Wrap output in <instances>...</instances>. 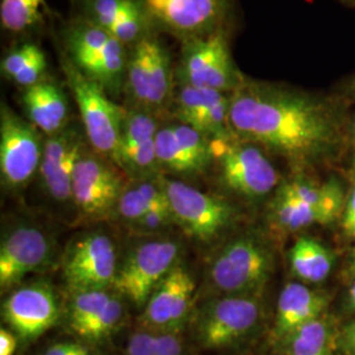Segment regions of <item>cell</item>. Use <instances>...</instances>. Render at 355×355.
<instances>
[{"label":"cell","mask_w":355,"mask_h":355,"mask_svg":"<svg viewBox=\"0 0 355 355\" xmlns=\"http://www.w3.org/2000/svg\"><path fill=\"white\" fill-rule=\"evenodd\" d=\"M352 173H353V175H354L355 178V158L354 161H353V166H352Z\"/></svg>","instance_id":"obj_42"},{"label":"cell","mask_w":355,"mask_h":355,"mask_svg":"<svg viewBox=\"0 0 355 355\" xmlns=\"http://www.w3.org/2000/svg\"><path fill=\"white\" fill-rule=\"evenodd\" d=\"M175 86L171 55L154 33L130 48L124 89L128 107L158 116L170 110Z\"/></svg>","instance_id":"obj_3"},{"label":"cell","mask_w":355,"mask_h":355,"mask_svg":"<svg viewBox=\"0 0 355 355\" xmlns=\"http://www.w3.org/2000/svg\"><path fill=\"white\" fill-rule=\"evenodd\" d=\"M193 291L190 272L177 263L144 306L142 329L180 334L193 316Z\"/></svg>","instance_id":"obj_16"},{"label":"cell","mask_w":355,"mask_h":355,"mask_svg":"<svg viewBox=\"0 0 355 355\" xmlns=\"http://www.w3.org/2000/svg\"><path fill=\"white\" fill-rule=\"evenodd\" d=\"M271 214L275 224L287 232L300 230L313 224H328L325 216L296 198L286 184L277 192Z\"/></svg>","instance_id":"obj_27"},{"label":"cell","mask_w":355,"mask_h":355,"mask_svg":"<svg viewBox=\"0 0 355 355\" xmlns=\"http://www.w3.org/2000/svg\"><path fill=\"white\" fill-rule=\"evenodd\" d=\"M89 146L74 168L71 202L83 217L102 218L114 212L127 184L123 182L121 168Z\"/></svg>","instance_id":"obj_10"},{"label":"cell","mask_w":355,"mask_h":355,"mask_svg":"<svg viewBox=\"0 0 355 355\" xmlns=\"http://www.w3.org/2000/svg\"><path fill=\"white\" fill-rule=\"evenodd\" d=\"M182 44L175 67L177 83L227 94L241 85L243 74L233 61L225 29Z\"/></svg>","instance_id":"obj_7"},{"label":"cell","mask_w":355,"mask_h":355,"mask_svg":"<svg viewBox=\"0 0 355 355\" xmlns=\"http://www.w3.org/2000/svg\"><path fill=\"white\" fill-rule=\"evenodd\" d=\"M155 208H170L162 180H148L139 178L123 191L114 212L129 224Z\"/></svg>","instance_id":"obj_24"},{"label":"cell","mask_w":355,"mask_h":355,"mask_svg":"<svg viewBox=\"0 0 355 355\" xmlns=\"http://www.w3.org/2000/svg\"><path fill=\"white\" fill-rule=\"evenodd\" d=\"M125 355H186L180 334L142 329L128 338Z\"/></svg>","instance_id":"obj_32"},{"label":"cell","mask_w":355,"mask_h":355,"mask_svg":"<svg viewBox=\"0 0 355 355\" xmlns=\"http://www.w3.org/2000/svg\"><path fill=\"white\" fill-rule=\"evenodd\" d=\"M349 1H353V3H355V0H349Z\"/></svg>","instance_id":"obj_43"},{"label":"cell","mask_w":355,"mask_h":355,"mask_svg":"<svg viewBox=\"0 0 355 355\" xmlns=\"http://www.w3.org/2000/svg\"><path fill=\"white\" fill-rule=\"evenodd\" d=\"M178 242L167 239L141 242L119 265L114 288L137 308H144L154 290L177 265Z\"/></svg>","instance_id":"obj_9"},{"label":"cell","mask_w":355,"mask_h":355,"mask_svg":"<svg viewBox=\"0 0 355 355\" xmlns=\"http://www.w3.org/2000/svg\"><path fill=\"white\" fill-rule=\"evenodd\" d=\"M347 302H349V306H350V309L355 312V283L353 284V287L350 288V291H349Z\"/></svg>","instance_id":"obj_39"},{"label":"cell","mask_w":355,"mask_h":355,"mask_svg":"<svg viewBox=\"0 0 355 355\" xmlns=\"http://www.w3.org/2000/svg\"><path fill=\"white\" fill-rule=\"evenodd\" d=\"M328 299L300 283H288L280 292L274 322V337L282 343L295 330L321 318Z\"/></svg>","instance_id":"obj_22"},{"label":"cell","mask_w":355,"mask_h":355,"mask_svg":"<svg viewBox=\"0 0 355 355\" xmlns=\"http://www.w3.org/2000/svg\"><path fill=\"white\" fill-rule=\"evenodd\" d=\"M280 345L283 355H334L337 336L333 337L327 321L318 318L295 330Z\"/></svg>","instance_id":"obj_26"},{"label":"cell","mask_w":355,"mask_h":355,"mask_svg":"<svg viewBox=\"0 0 355 355\" xmlns=\"http://www.w3.org/2000/svg\"><path fill=\"white\" fill-rule=\"evenodd\" d=\"M274 270V254L265 242L242 236L224 245L208 266V279L216 291L248 295L261 288Z\"/></svg>","instance_id":"obj_6"},{"label":"cell","mask_w":355,"mask_h":355,"mask_svg":"<svg viewBox=\"0 0 355 355\" xmlns=\"http://www.w3.org/2000/svg\"><path fill=\"white\" fill-rule=\"evenodd\" d=\"M114 293L110 290H87L74 292L69 306V328L79 337V334L101 316L104 308L110 303Z\"/></svg>","instance_id":"obj_29"},{"label":"cell","mask_w":355,"mask_h":355,"mask_svg":"<svg viewBox=\"0 0 355 355\" xmlns=\"http://www.w3.org/2000/svg\"><path fill=\"white\" fill-rule=\"evenodd\" d=\"M352 91H353V94H355V76L353 78V80H352Z\"/></svg>","instance_id":"obj_41"},{"label":"cell","mask_w":355,"mask_h":355,"mask_svg":"<svg viewBox=\"0 0 355 355\" xmlns=\"http://www.w3.org/2000/svg\"><path fill=\"white\" fill-rule=\"evenodd\" d=\"M42 355H94L89 343L83 341H62L51 345Z\"/></svg>","instance_id":"obj_35"},{"label":"cell","mask_w":355,"mask_h":355,"mask_svg":"<svg viewBox=\"0 0 355 355\" xmlns=\"http://www.w3.org/2000/svg\"><path fill=\"white\" fill-rule=\"evenodd\" d=\"M1 74L21 89L48 79V60L35 42H24L8 51L0 64Z\"/></svg>","instance_id":"obj_23"},{"label":"cell","mask_w":355,"mask_h":355,"mask_svg":"<svg viewBox=\"0 0 355 355\" xmlns=\"http://www.w3.org/2000/svg\"><path fill=\"white\" fill-rule=\"evenodd\" d=\"M155 150L161 167L178 174L200 173L190 154L178 140L171 124L161 125L155 136Z\"/></svg>","instance_id":"obj_31"},{"label":"cell","mask_w":355,"mask_h":355,"mask_svg":"<svg viewBox=\"0 0 355 355\" xmlns=\"http://www.w3.org/2000/svg\"><path fill=\"white\" fill-rule=\"evenodd\" d=\"M62 270L73 292L110 290L119 270L114 240L103 232L78 237L64 254Z\"/></svg>","instance_id":"obj_14"},{"label":"cell","mask_w":355,"mask_h":355,"mask_svg":"<svg viewBox=\"0 0 355 355\" xmlns=\"http://www.w3.org/2000/svg\"><path fill=\"white\" fill-rule=\"evenodd\" d=\"M53 243L45 232L33 225H19L8 230L0 245V287L7 291L28 274L49 266Z\"/></svg>","instance_id":"obj_18"},{"label":"cell","mask_w":355,"mask_h":355,"mask_svg":"<svg viewBox=\"0 0 355 355\" xmlns=\"http://www.w3.org/2000/svg\"><path fill=\"white\" fill-rule=\"evenodd\" d=\"M293 274L308 283H320L329 277L334 266V254L320 242L300 237L290 250Z\"/></svg>","instance_id":"obj_25"},{"label":"cell","mask_w":355,"mask_h":355,"mask_svg":"<svg viewBox=\"0 0 355 355\" xmlns=\"http://www.w3.org/2000/svg\"><path fill=\"white\" fill-rule=\"evenodd\" d=\"M87 146L89 141L82 124L70 123L64 130L45 139L38 174L55 202H71L74 168Z\"/></svg>","instance_id":"obj_19"},{"label":"cell","mask_w":355,"mask_h":355,"mask_svg":"<svg viewBox=\"0 0 355 355\" xmlns=\"http://www.w3.org/2000/svg\"><path fill=\"white\" fill-rule=\"evenodd\" d=\"M45 0H0V24L13 35L26 33L42 21Z\"/></svg>","instance_id":"obj_30"},{"label":"cell","mask_w":355,"mask_h":355,"mask_svg":"<svg viewBox=\"0 0 355 355\" xmlns=\"http://www.w3.org/2000/svg\"><path fill=\"white\" fill-rule=\"evenodd\" d=\"M21 104L26 119L46 137L70 124V105L61 85L45 79L37 85L21 89Z\"/></svg>","instance_id":"obj_21"},{"label":"cell","mask_w":355,"mask_h":355,"mask_svg":"<svg viewBox=\"0 0 355 355\" xmlns=\"http://www.w3.org/2000/svg\"><path fill=\"white\" fill-rule=\"evenodd\" d=\"M223 183L245 198H262L279 182L278 173L261 146L237 137L212 140Z\"/></svg>","instance_id":"obj_8"},{"label":"cell","mask_w":355,"mask_h":355,"mask_svg":"<svg viewBox=\"0 0 355 355\" xmlns=\"http://www.w3.org/2000/svg\"><path fill=\"white\" fill-rule=\"evenodd\" d=\"M170 110L177 121L195 128L209 140L236 137L230 128V94L177 83Z\"/></svg>","instance_id":"obj_17"},{"label":"cell","mask_w":355,"mask_h":355,"mask_svg":"<svg viewBox=\"0 0 355 355\" xmlns=\"http://www.w3.org/2000/svg\"><path fill=\"white\" fill-rule=\"evenodd\" d=\"M125 318V304L119 293H114L101 316L83 330L78 338L87 343H99L111 337Z\"/></svg>","instance_id":"obj_33"},{"label":"cell","mask_w":355,"mask_h":355,"mask_svg":"<svg viewBox=\"0 0 355 355\" xmlns=\"http://www.w3.org/2000/svg\"><path fill=\"white\" fill-rule=\"evenodd\" d=\"M80 16L128 48L155 31L141 0H82Z\"/></svg>","instance_id":"obj_20"},{"label":"cell","mask_w":355,"mask_h":355,"mask_svg":"<svg viewBox=\"0 0 355 355\" xmlns=\"http://www.w3.org/2000/svg\"><path fill=\"white\" fill-rule=\"evenodd\" d=\"M286 186L296 198L325 216L328 223L336 220L343 212V187L336 179H330L321 186L303 180H293L286 183Z\"/></svg>","instance_id":"obj_28"},{"label":"cell","mask_w":355,"mask_h":355,"mask_svg":"<svg viewBox=\"0 0 355 355\" xmlns=\"http://www.w3.org/2000/svg\"><path fill=\"white\" fill-rule=\"evenodd\" d=\"M19 345V337L8 328L0 329V355H13Z\"/></svg>","instance_id":"obj_38"},{"label":"cell","mask_w":355,"mask_h":355,"mask_svg":"<svg viewBox=\"0 0 355 355\" xmlns=\"http://www.w3.org/2000/svg\"><path fill=\"white\" fill-rule=\"evenodd\" d=\"M174 224L199 241H212L228 227L233 209L221 198L187 183L162 179Z\"/></svg>","instance_id":"obj_12"},{"label":"cell","mask_w":355,"mask_h":355,"mask_svg":"<svg viewBox=\"0 0 355 355\" xmlns=\"http://www.w3.org/2000/svg\"><path fill=\"white\" fill-rule=\"evenodd\" d=\"M1 318L20 341L29 343L53 328L61 306L49 284L33 282L15 288L1 305Z\"/></svg>","instance_id":"obj_15"},{"label":"cell","mask_w":355,"mask_h":355,"mask_svg":"<svg viewBox=\"0 0 355 355\" xmlns=\"http://www.w3.org/2000/svg\"><path fill=\"white\" fill-rule=\"evenodd\" d=\"M171 223H174V217L170 208H155L142 216L140 220L132 224V227L144 233H153L166 228Z\"/></svg>","instance_id":"obj_34"},{"label":"cell","mask_w":355,"mask_h":355,"mask_svg":"<svg viewBox=\"0 0 355 355\" xmlns=\"http://www.w3.org/2000/svg\"><path fill=\"white\" fill-rule=\"evenodd\" d=\"M62 46L67 60L111 98L124 94L130 51L127 45L79 16L64 26Z\"/></svg>","instance_id":"obj_2"},{"label":"cell","mask_w":355,"mask_h":355,"mask_svg":"<svg viewBox=\"0 0 355 355\" xmlns=\"http://www.w3.org/2000/svg\"><path fill=\"white\" fill-rule=\"evenodd\" d=\"M354 136H355V121H354Z\"/></svg>","instance_id":"obj_44"},{"label":"cell","mask_w":355,"mask_h":355,"mask_svg":"<svg viewBox=\"0 0 355 355\" xmlns=\"http://www.w3.org/2000/svg\"><path fill=\"white\" fill-rule=\"evenodd\" d=\"M44 142L29 120L15 114L7 104L0 110V174L10 189H20L38 173Z\"/></svg>","instance_id":"obj_11"},{"label":"cell","mask_w":355,"mask_h":355,"mask_svg":"<svg viewBox=\"0 0 355 355\" xmlns=\"http://www.w3.org/2000/svg\"><path fill=\"white\" fill-rule=\"evenodd\" d=\"M337 350L343 355H355V320L337 334Z\"/></svg>","instance_id":"obj_36"},{"label":"cell","mask_w":355,"mask_h":355,"mask_svg":"<svg viewBox=\"0 0 355 355\" xmlns=\"http://www.w3.org/2000/svg\"><path fill=\"white\" fill-rule=\"evenodd\" d=\"M262 322V306L248 295L214 299L192 316L193 338L205 350H225L250 340Z\"/></svg>","instance_id":"obj_4"},{"label":"cell","mask_w":355,"mask_h":355,"mask_svg":"<svg viewBox=\"0 0 355 355\" xmlns=\"http://www.w3.org/2000/svg\"><path fill=\"white\" fill-rule=\"evenodd\" d=\"M61 66L91 149L114 162L125 107L116 104L102 86L83 76L64 54L61 55Z\"/></svg>","instance_id":"obj_5"},{"label":"cell","mask_w":355,"mask_h":355,"mask_svg":"<svg viewBox=\"0 0 355 355\" xmlns=\"http://www.w3.org/2000/svg\"><path fill=\"white\" fill-rule=\"evenodd\" d=\"M343 229L349 239H355V189L350 192L343 208Z\"/></svg>","instance_id":"obj_37"},{"label":"cell","mask_w":355,"mask_h":355,"mask_svg":"<svg viewBox=\"0 0 355 355\" xmlns=\"http://www.w3.org/2000/svg\"><path fill=\"white\" fill-rule=\"evenodd\" d=\"M350 274L355 277V249L353 252V258H352V263H350Z\"/></svg>","instance_id":"obj_40"},{"label":"cell","mask_w":355,"mask_h":355,"mask_svg":"<svg viewBox=\"0 0 355 355\" xmlns=\"http://www.w3.org/2000/svg\"><path fill=\"white\" fill-rule=\"evenodd\" d=\"M157 31L182 42L224 29L229 0H141Z\"/></svg>","instance_id":"obj_13"},{"label":"cell","mask_w":355,"mask_h":355,"mask_svg":"<svg viewBox=\"0 0 355 355\" xmlns=\"http://www.w3.org/2000/svg\"><path fill=\"white\" fill-rule=\"evenodd\" d=\"M230 128L237 139L297 165L329 159L345 140L343 117L331 103L245 76L230 94Z\"/></svg>","instance_id":"obj_1"}]
</instances>
